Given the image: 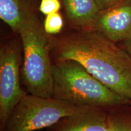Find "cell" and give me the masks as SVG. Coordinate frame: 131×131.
Listing matches in <instances>:
<instances>
[{
	"mask_svg": "<svg viewBox=\"0 0 131 131\" xmlns=\"http://www.w3.org/2000/svg\"><path fill=\"white\" fill-rule=\"evenodd\" d=\"M89 30L96 31L115 42L131 39V0L99 10Z\"/></svg>",
	"mask_w": 131,
	"mask_h": 131,
	"instance_id": "6",
	"label": "cell"
},
{
	"mask_svg": "<svg viewBox=\"0 0 131 131\" xmlns=\"http://www.w3.org/2000/svg\"><path fill=\"white\" fill-rule=\"evenodd\" d=\"M53 97L78 107H112L125 104L124 99L72 60L52 64Z\"/></svg>",
	"mask_w": 131,
	"mask_h": 131,
	"instance_id": "2",
	"label": "cell"
},
{
	"mask_svg": "<svg viewBox=\"0 0 131 131\" xmlns=\"http://www.w3.org/2000/svg\"><path fill=\"white\" fill-rule=\"evenodd\" d=\"M49 131H110L109 115L100 107H83L49 127Z\"/></svg>",
	"mask_w": 131,
	"mask_h": 131,
	"instance_id": "7",
	"label": "cell"
},
{
	"mask_svg": "<svg viewBox=\"0 0 131 131\" xmlns=\"http://www.w3.org/2000/svg\"><path fill=\"white\" fill-rule=\"evenodd\" d=\"M110 131H131V117L109 115Z\"/></svg>",
	"mask_w": 131,
	"mask_h": 131,
	"instance_id": "11",
	"label": "cell"
},
{
	"mask_svg": "<svg viewBox=\"0 0 131 131\" xmlns=\"http://www.w3.org/2000/svg\"><path fill=\"white\" fill-rule=\"evenodd\" d=\"M121 0H95L98 9L99 10L107 9L114 6Z\"/></svg>",
	"mask_w": 131,
	"mask_h": 131,
	"instance_id": "13",
	"label": "cell"
},
{
	"mask_svg": "<svg viewBox=\"0 0 131 131\" xmlns=\"http://www.w3.org/2000/svg\"><path fill=\"white\" fill-rule=\"evenodd\" d=\"M67 21L77 30H89L99 10L95 0H61Z\"/></svg>",
	"mask_w": 131,
	"mask_h": 131,
	"instance_id": "9",
	"label": "cell"
},
{
	"mask_svg": "<svg viewBox=\"0 0 131 131\" xmlns=\"http://www.w3.org/2000/svg\"><path fill=\"white\" fill-rule=\"evenodd\" d=\"M74 30L49 35L51 51L57 60L78 62L112 91L130 100V55L96 31Z\"/></svg>",
	"mask_w": 131,
	"mask_h": 131,
	"instance_id": "1",
	"label": "cell"
},
{
	"mask_svg": "<svg viewBox=\"0 0 131 131\" xmlns=\"http://www.w3.org/2000/svg\"><path fill=\"white\" fill-rule=\"evenodd\" d=\"M82 107L54 97L26 94L14 107L3 131H35L49 128Z\"/></svg>",
	"mask_w": 131,
	"mask_h": 131,
	"instance_id": "4",
	"label": "cell"
},
{
	"mask_svg": "<svg viewBox=\"0 0 131 131\" xmlns=\"http://www.w3.org/2000/svg\"><path fill=\"white\" fill-rule=\"evenodd\" d=\"M130 101H131V99H130Z\"/></svg>",
	"mask_w": 131,
	"mask_h": 131,
	"instance_id": "15",
	"label": "cell"
},
{
	"mask_svg": "<svg viewBox=\"0 0 131 131\" xmlns=\"http://www.w3.org/2000/svg\"><path fill=\"white\" fill-rule=\"evenodd\" d=\"M18 34L22 44L21 73L24 86L29 94L53 97L50 37L45 31L38 15L24 23Z\"/></svg>",
	"mask_w": 131,
	"mask_h": 131,
	"instance_id": "3",
	"label": "cell"
},
{
	"mask_svg": "<svg viewBox=\"0 0 131 131\" xmlns=\"http://www.w3.org/2000/svg\"><path fill=\"white\" fill-rule=\"evenodd\" d=\"M62 7L60 0H40L39 12L44 15L60 12Z\"/></svg>",
	"mask_w": 131,
	"mask_h": 131,
	"instance_id": "12",
	"label": "cell"
},
{
	"mask_svg": "<svg viewBox=\"0 0 131 131\" xmlns=\"http://www.w3.org/2000/svg\"><path fill=\"white\" fill-rule=\"evenodd\" d=\"M42 25L47 35L50 36L59 35L64 26L63 15L60 12L47 15L45 16Z\"/></svg>",
	"mask_w": 131,
	"mask_h": 131,
	"instance_id": "10",
	"label": "cell"
},
{
	"mask_svg": "<svg viewBox=\"0 0 131 131\" xmlns=\"http://www.w3.org/2000/svg\"><path fill=\"white\" fill-rule=\"evenodd\" d=\"M40 0H0V18L18 33L24 23L38 16Z\"/></svg>",
	"mask_w": 131,
	"mask_h": 131,
	"instance_id": "8",
	"label": "cell"
},
{
	"mask_svg": "<svg viewBox=\"0 0 131 131\" xmlns=\"http://www.w3.org/2000/svg\"><path fill=\"white\" fill-rule=\"evenodd\" d=\"M123 48L125 49L129 55L131 56V39L123 42Z\"/></svg>",
	"mask_w": 131,
	"mask_h": 131,
	"instance_id": "14",
	"label": "cell"
},
{
	"mask_svg": "<svg viewBox=\"0 0 131 131\" xmlns=\"http://www.w3.org/2000/svg\"><path fill=\"white\" fill-rule=\"evenodd\" d=\"M23 61L21 38H12L0 49V127L2 131L10 115L26 93L21 87Z\"/></svg>",
	"mask_w": 131,
	"mask_h": 131,
	"instance_id": "5",
	"label": "cell"
}]
</instances>
